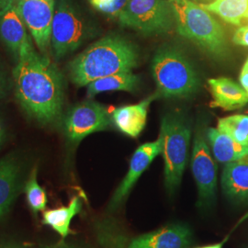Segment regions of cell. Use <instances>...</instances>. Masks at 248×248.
Instances as JSON below:
<instances>
[{"instance_id":"18","label":"cell","mask_w":248,"mask_h":248,"mask_svg":"<svg viewBox=\"0 0 248 248\" xmlns=\"http://www.w3.org/2000/svg\"><path fill=\"white\" fill-rule=\"evenodd\" d=\"M206 138L213 156L219 163L228 164L248 156V146L240 144L217 128H208Z\"/></svg>"},{"instance_id":"23","label":"cell","mask_w":248,"mask_h":248,"mask_svg":"<svg viewBox=\"0 0 248 248\" xmlns=\"http://www.w3.org/2000/svg\"><path fill=\"white\" fill-rule=\"evenodd\" d=\"M37 172L38 169L37 167H34L23 188L28 206L34 214L45 212L48 202L46 191L38 182Z\"/></svg>"},{"instance_id":"22","label":"cell","mask_w":248,"mask_h":248,"mask_svg":"<svg viewBox=\"0 0 248 248\" xmlns=\"http://www.w3.org/2000/svg\"><path fill=\"white\" fill-rule=\"evenodd\" d=\"M217 129L240 144L248 146V115L236 114L221 118L218 121Z\"/></svg>"},{"instance_id":"12","label":"cell","mask_w":248,"mask_h":248,"mask_svg":"<svg viewBox=\"0 0 248 248\" xmlns=\"http://www.w3.org/2000/svg\"><path fill=\"white\" fill-rule=\"evenodd\" d=\"M18 1L10 0L0 10V40L16 60L22 53L34 48L19 13Z\"/></svg>"},{"instance_id":"13","label":"cell","mask_w":248,"mask_h":248,"mask_svg":"<svg viewBox=\"0 0 248 248\" xmlns=\"http://www.w3.org/2000/svg\"><path fill=\"white\" fill-rule=\"evenodd\" d=\"M193 234L183 223L167 225L131 240L126 248H191Z\"/></svg>"},{"instance_id":"8","label":"cell","mask_w":248,"mask_h":248,"mask_svg":"<svg viewBox=\"0 0 248 248\" xmlns=\"http://www.w3.org/2000/svg\"><path fill=\"white\" fill-rule=\"evenodd\" d=\"M111 111L98 101L88 99L71 107L61 118V127L65 138L78 143L87 136L103 132L113 126Z\"/></svg>"},{"instance_id":"28","label":"cell","mask_w":248,"mask_h":248,"mask_svg":"<svg viewBox=\"0 0 248 248\" xmlns=\"http://www.w3.org/2000/svg\"><path fill=\"white\" fill-rule=\"evenodd\" d=\"M8 88H9V82L4 72L2 71L0 68V98H3L6 95Z\"/></svg>"},{"instance_id":"20","label":"cell","mask_w":248,"mask_h":248,"mask_svg":"<svg viewBox=\"0 0 248 248\" xmlns=\"http://www.w3.org/2000/svg\"><path fill=\"white\" fill-rule=\"evenodd\" d=\"M140 77L133 71L121 72L91 82L87 86V96L92 98L98 94L113 91L133 93L140 86Z\"/></svg>"},{"instance_id":"3","label":"cell","mask_w":248,"mask_h":248,"mask_svg":"<svg viewBox=\"0 0 248 248\" xmlns=\"http://www.w3.org/2000/svg\"><path fill=\"white\" fill-rule=\"evenodd\" d=\"M158 98H189L200 91L202 82L186 55L176 46L159 47L151 62Z\"/></svg>"},{"instance_id":"26","label":"cell","mask_w":248,"mask_h":248,"mask_svg":"<svg viewBox=\"0 0 248 248\" xmlns=\"http://www.w3.org/2000/svg\"><path fill=\"white\" fill-rule=\"evenodd\" d=\"M240 85L248 94V58L244 63L239 76Z\"/></svg>"},{"instance_id":"10","label":"cell","mask_w":248,"mask_h":248,"mask_svg":"<svg viewBox=\"0 0 248 248\" xmlns=\"http://www.w3.org/2000/svg\"><path fill=\"white\" fill-rule=\"evenodd\" d=\"M18 10L39 52H51V28L56 0H18Z\"/></svg>"},{"instance_id":"16","label":"cell","mask_w":248,"mask_h":248,"mask_svg":"<svg viewBox=\"0 0 248 248\" xmlns=\"http://www.w3.org/2000/svg\"><path fill=\"white\" fill-rule=\"evenodd\" d=\"M213 97L212 107L234 110L248 104V94L240 84L228 78L208 80Z\"/></svg>"},{"instance_id":"7","label":"cell","mask_w":248,"mask_h":248,"mask_svg":"<svg viewBox=\"0 0 248 248\" xmlns=\"http://www.w3.org/2000/svg\"><path fill=\"white\" fill-rule=\"evenodd\" d=\"M91 34L92 28L71 0H56L51 28V52L55 60L77 51Z\"/></svg>"},{"instance_id":"27","label":"cell","mask_w":248,"mask_h":248,"mask_svg":"<svg viewBox=\"0 0 248 248\" xmlns=\"http://www.w3.org/2000/svg\"><path fill=\"white\" fill-rule=\"evenodd\" d=\"M42 248H88L85 247H82L78 244H73V243H69L66 242L64 240L59 241L57 243H54L52 245H47V246H44Z\"/></svg>"},{"instance_id":"15","label":"cell","mask_w":248,"mask_h":248,"mask_svg":"<svg viewBox=\"0 0 248 248\" xmlns=\"http://www.w3.org/2000/svg\"><path fill=\"white\" fill-rule=\"evenodd\" d=\"M21 169L19 161L14 155L0 160V222L9 213L18 196Z\"/></svg>"},{"instance_id":"19","label":"cell","mask_w":248,"mask_h":248,"mask_svg":"<svg viewBox=\"0 0 248 248\" xmlns=\"http://www.w3.org/2000/svg\"><path fill=\"white\" fill-rule=\"evenodd\" d=\"M83 202L78 196L73 197L67 206L45 210L43 214V223L55 231L62 239L71 234L72 220L82 212Z\"/></svg>"},{"instance_id":"21","label":"cell","mask_w":248,"mask_h":248,"mask_svg":"<svg viewBox=\"0 0 248 248\" xmlns=\"http://www.w3.org/2000/svg\"><path fill=\"white\" fill-rule=\"evenodd\" d=\"M202 7L232 25L244 26L248 22V0H214Z\"/></svg>"},{"instance_id":"11","label":"cell","mask_w":248,"mask_h":248,"mask_svg":"<svg viewBox=\"0 0 248 248\" xmlns=\"http://www.w3.org/2000/svg\"><path fill=\"white\" fill-rule=\"evenodd\" d=\"M161 152L162 140L160 136L156 141L145 142L135 150L130 161L128 172L120 186L117 187L108 203V212H114L123 205L137 180L149 168L154 159L159 155Z\"/></svg>"},{"instance_id":"32","label":"cell","mask_w":248,"mask_h":248,"mask_svg":"<svg viewBox=\"0 0 248 248\" xmlns=\"http://www.w3.org/2000/svg\"><path fill=\"white\" fill-rule=\"evenodd\" d=\"M10 0H0V10L3 9L8 3H9Z\"/></svg>"},{"instance_id":"1","label":"cell","mask_w":248,"mask_h":248,"mask_svg":"<svg viewBox=\"0 0 248 248\" xmlns=\"http://www.w3.org/2000/svg\"><path fill=\"white\" fill-rule=\"evenodd\" d=\"M15 95L28 115L43 125L61 120L65 98L62 72L48 56L31 49L22 53L13 69Z\"/></svg>"},{"instance_id":"14","label":"cell","mask_w":248,"mask_h":248,"mask_svg":"<svg viewBox=\"0 0 248 248\" xmlns=\"http://www.w3.org/2000/svg\"><path fill=\"white\" fill-rule=\"evenodd\" d=\"M156 99L159 98L154 93L136 104L124 105L112 109L113 126L125 135L137 138L146 125L149 107Z\"/></svg>"},{"instance_id":"30","label":"cell","mask_w":248,"mask_h":248,"mask_svg":"<svg viewBox=\"0 0 248 248\" xmlns=\"http://www.w3.org/2000/svg\"><path fill=\"white\" fill-rule=\"evenodd\" d=\"M5 139H6V129H5L3 122L0 120V146L5 141Z\"/></svg>"},{"instance_id":"5","label":"cell","mask_w":248,"mask_h":248,"mask_svg":"<svg viewBox=\"0 0 248 248\" xmlns=\"http://www.w3.org/2000/svg\"><path fill=\"white\" fill-rule=\"evenodd\" d=\"M165 186L173 196L181 184L191 139V127L184 113L170 112L162 118L160 127Z\"/></svg>"},{"instance_id":"9","label":"cell","mask_w":248,"mask_h":248,"mask_svg":"<svg viewBox=\"0 0 248 248\" xmlns=\"http://www.w3.org/2000/svg\"><path fill=\"white\" fill-rule=\"evenodd\" d=\"M191 170L198 187V206L208 210L215 202L217 188V166L202 132H197L193 141Z\"/></svg>"},{"instance_id":"31","label":"cell","mask_w":248,"mask_h":248,"mask_svg":"<svg viewBox=\"0 0 248 248\" xmlns=\"http://www.w3.org/2000/svg\"><path fill=\"white\" fill-rule=\"evenodd\" d=\"M224 243H225V240H223L222 242L219 243V244H213V245H209V246H204V247H199V248H222Z\"/></svg>"},{"instance_id":"24","label":"cell","mask_w":248,"mask_h":248,"mask_svg":"<svg viewBox=\"0 0 248 248\" xmlns=\"http://www.w3.org/2000/svg\"><path fill=\"white\" fill-rule=\"evenodd\" d=\"M90 5L108 18H118L128 0H89Z\"/></svg>"},{"instance_id":"17","label":"cell","mask_w":248,"mask_h":248,"mask_svg":"<svg viewBox=\"0 0 248 248\" xmlns=\"http://www.w3.org/2000/svg\"><path fill=\"white\" fill-rule=\"evenodd\" d=\"M222 187L231 201L237 203L248 202V156L225 165Z\"/></svg>"},{"instance_id":"29","label":"cell","mask_w":248,"mask_h":248,"mask_svg":"<svg viewBox=\"0 0 248 248\" xmlns=\"http://www.w3.org/2000/svg\"><path fill=\"white\" fill-rule=\"evenodd\" d=\"M0 248H30L26 245L14 242V241H7L0 244Z\"/></svg>"},{"instance_id":"4","label":"cell","mask_w":248,"mask_h":248,"mask_svg":"<svg viewBox=\"0 0 248 248\" xmlns=\"http://www.w3.org/2000/svg\"><path fill=\"white\" fill-rule=\"evenodd\" d=\"M171 1L175 9L177 33L214 58H224L228 53L226 38L213 13L192 0Z\"/></svg>"},{"instance_id":"6","label":"cell","mask_w":248,"mask_h":248,"mask_svg":"<svg viewBox=\"0 0 248 248\" xmlns=\"http://www.w3.org/2000/svg\"><path fill=\"white\" fill-rule=\"evenodd\" d=\"M117 19L121 26L146 37L165 35L176 28L171 0H128Z\"/></svg>"},{"instance_id":"25","label":"cell","mask_w":248,"mask_h":248,"mask_svg":"<svg viewBox=\"0 0 248 248\" xmlns=\"http://www.w3.org/2000/svg\"><path fill=\"white\" fill-rule=\"evenodd\" d=\"M232 42L235 45L248 47V24L241 26L232 36Z\"/></svg>"},{"instance_id":"2","label":"cell","mask_w":248,"mask_h":248,"mask_svg":"<svg viewBox=\"0 0 248 248\" xmlns=\"http://www.w3.org/2000/svg\"><path fill=\"white\" fill-rule=\"evenodd\" d=\"M137 46L126 37L109 33L102 37L68 63L69 79L77 87L121 72L133 71L139 63Z\"/></svg>"}]
</instances>
